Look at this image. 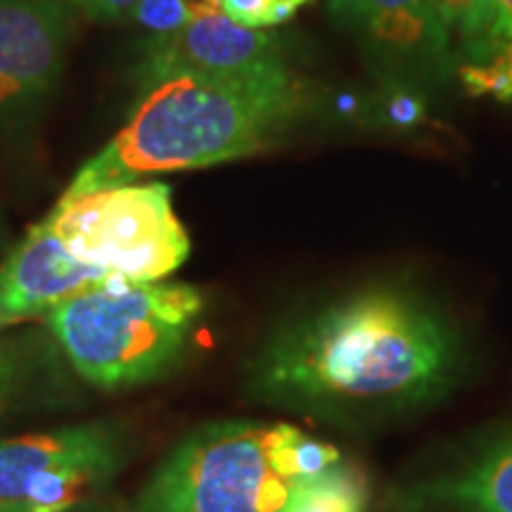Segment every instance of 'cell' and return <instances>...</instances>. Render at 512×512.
I'll return each instance as SVG.
<instances>
[{
	"label": "cell",
	"instance_id": "obj_1",
	"mask_svg": "<svg viewBox=\"0 0 512 512\" xmlns=\"http://www.w3.org/2000/svg\"><path fill=\"white\" fill-rule=\"evenodd\" d=\"M290 69L259 79L181 74L152 83L128 124L81 166L60 202L164 171L202 169L261 152L304 112Z\"/></svg>",
	"mask_w": 512,
	"mask_h": 512
},
{
	"label": "cell",
	"instance_id": "obj_2",
	"mask_svg": "<svg viewBox=\"0 0 512 512\" xmlns=\"http://www.w3.org/2000/svg\"><path fill=\"white\" fill-rule=\"evenodd\" d=\"M453 363V344L430 309L401 292L377 290L332 306L287 339L273 380L309 396L415 399Z\"/></svg>",
	"mask_w": 512,
	"mask_h": 512
},
{
	"label": "cell",
	"instance_id": "obj_3",
	"mask_svg": "<svg viewBox=\"0 0 512 512\" xmlns=\"http://www.w3.org/2000/svg\"><path fill=\"white\" fill-rule=\"evenodd\" d=\"M337 460L290 425H211L164 460L133 512H287Z\"/></svg>",
	"mask_w": 512,
	"mask_h": 512
},
{
	"label": "cell",
	"instance_id": "obj_4",
	"mask_svg": "<svg viewBox=\"0 0 512 512\" xmlns=\"http://www.w3.org/2000/svg\"><path fill=\"white\" fill-rule=\"evenodd\" d=\"M202 294L181 283L114 278L48 313L76 373L98 387H128L162 373L183 349Z\"/></svg>",
	"mask_w": 512,
	"mask_h": 512
},
{
	"label": "cell",
	"instance_id": "obj_5",
	"mask_svg": "<svg viewBox=\"0 0 512 512\" xmlns=\"http://www.w3.org/2000/svg\"><path fill=\"white\" fill-rule=\"evenodd\" d=\"M48 221L69 254L131 283H159L190 254L171 188L157 181L57 202Z\"/></svg>",
	"mask_w": 512,
	"mask_h": 512
},
{
	"label": "cell",
	"instance_id": "obj_6",
	"mask_svg": "<svg viewBox=\"0 0 512 512\" xmlns=\"http://www.w3.org/2000/svg\"><path fill=\"white\" fill-rule=\"evenodd\" d=\"M117 458V439L105 425L5 439L0 501L19 512H67L112 475Z\"/></svg>",
	"mask_w": 512,
	"mask_h": 512
},
{
	"label": "cell",
	"instance_id": "obj_7",
	"mask_svg": "<svg viewBox=\"0 0 512 512\" xmlns=\"http://www.w3.org/2000/svg\"><path fill=\"white\" fill-rule=\"evenodd\" d=\"M74 8L67 0H0V133L34 124L60 81Z\"/></svg>",
	"mask_w": 512,
	"mask_h": 512
},
{
	"label": "cell",
	"instance_id": "obj_8",
	"mask_svg": "<svg viewBox=\"0 0 512 512\" xmlns=\"http://www.w3.org/2000/svg\"><path fill=\"white\" fill-rule=\"evenodd\" d=\"M280 72H287V64L278 38L264 29L242 27L221 10L169 36H155L138 67V79L150 88L181 74L259 79Z\"/></svg>",
	"mask_w": 512,
	"mask_h": 512
},
{
	"label": "cell",
	"instance_id": "obj_9",
	"mask_svg": "<svg viewBox=\"0 0 512 512\" xmlns=\"http://www.w3.org/2000/svg\"><path fill=\"white\" fill-rule=\"evenodd\" d=\"M330 15L394 67L434 79L456 74V46L430 0H330Z\"/></svg>",
	"mask_w": 512,
	"mask_h": 512
},
{
	"label": "cell",
	"instance_id": "obj_10",
	"mask_svg": "<svg viewBox=\"0 0 512 512\" xmlns=\"http://www.w3.org/2000/svg\"><path fill=\"white\" fill-rule=\"evenodd\" d=\"M114 275L69 254L50 221H41L0 266V318L15 320L55 311Z\"/></svg>",
	"mask_w": 512,
	"mask_h": 512
},
{
	"label": "cell",
	"instance_id": "obj_11",
	"mask_svg": "<svg viewBox=\"0 0 512 512\" xmlns=\"http://www.w3.org/2000/svg\"><path fill=\"white\" fill-rule=\"evenodd\" d=\"M494 3V27L477 43L458 50L456 74L472 95L512 102V0Z\"/></svg>",
	"mask_w": 512,
	"mask_h": 512
},
{
	"label": "cell",
	"instance_id": "obj_12",
	"mask_svg": "<svg viewBox=\"0 0 512 512\" xmlns=\"http://www.w3.org/2000/svg\"><path fill=\"white\" fill-rule=\"evenodd\" d=\"M441 496L463 512H512V441L486 453Z\"/></svg>",
	"mask_w": 512,
	"mask_h": 512
},
{
	"label": "cell",
	"instance_id": "obj_13",
	"mask_svg": "<svg viewBox=\"0 0 512 512\" xmlns=\"http://www.w3.org/2000/svg\"><path fill=\"white\" fill-rule=\"evenodd\" d=\"M363 491L356 475L335 465L306 486L304 494L287 512H361Z\"/></svg>",
	"mask_w": 512,
	"mask_h": 512
},
{
	"label": "cell",
	"instance_id": "obj_14",
	"mask_svg": "<svg viewBox=\"0 0 512 512\" xmlns=\"http://www.w3.org/2000/svg\"><path fill=\"white\" fill-rule=\"evenodd\" d=\"M214 12H221V0H140L138 8L128 15V22L155 36H169Z\"/></svg>",
	"mask_w": 512,
	"mask_h": 512
},
{
	"label": "cell",
	"instance_id": "obj_15",
	"mask_svg": "<svg viewBox=\"0 0 512 512\" xmlns=\"http://www.w3.org/2000/svg\"><path fill=\"white\" fill-rule=\"evenodd\" d=\"M448 34L458 36V50H463L489 34L496 19L494 0H430ZM456 50V55H458Z\"/></svg>",
	"mask_w": 512,
	"mask_h": 512
},
{
	"label": "cell",
	"instance_id": "obj_16",
	"mask_svg": "<svg viewBox=\"0 0 512 512\" xmlns=\"http://www.w3.org/2000/svg\"><path fill=\"white\" fill-rule=\"evenodd\" d=\"M309 0H221V10L249 29H268L283 24Z\"/></svg>",
	"mask_w": 512,
	"mask_h": 512
},
{
	"label": "cell",
	"instance_id": "obj_17",
	"mask_svg": "<svg viewBox=\"0 0 512 512\" xmlns=\"http://www.w3.org/2000/svg\"><path fill=\"white\" fill-rule=\"evenodd\" d=\"M74 12L93 22H121L138 8L140 0H67Z\"/></svg>",
	"mask_w": 512,
	"mask_h": 512
},
{
	"label": "cell",
	"instance_id": "obj_18",
	"mask_svg": "<svg viewBox=\"0 0 512 512\" xmlns=\"http://www.w3.org/2000/svg\"><path fill=\"white\" fill-rule=\"evenodd\" d=\"M17 356L8 344H0V406L8 401V396L12 394L17 382Z\"/></svg>",
	"mask_w": 512,
	"mask_h": 512
},
{
	"label": "cell",
	"instance_id": "obj_19",
	"mask_svg": "<svg viewBox=\"0 0 512 512\" xmlns=\"http://www.w3.org/2000/svg\"><path fill=\"white\" fill-rule=\"evenodd\" d=\"M0 512H19L15 505L12 503H5V501H0Z\"/></svg>",
	"mask_w": 512,
	"mask_h": 512
},
{
	"label": "cell",
	"instance_id": "obj_20",
	"mask_svg": "<svg viewBox=\"0 0 512 512\" xmlns=\"http://www.w3.org/2000/svg\"><path fill=\"white\" fill-rule=\"evenodd\" d=\"M12 320H8V318H0V325H10Z\"/></svg>",
	"mask_w": 512,
	"mask_h": 512
}]
</instances>
